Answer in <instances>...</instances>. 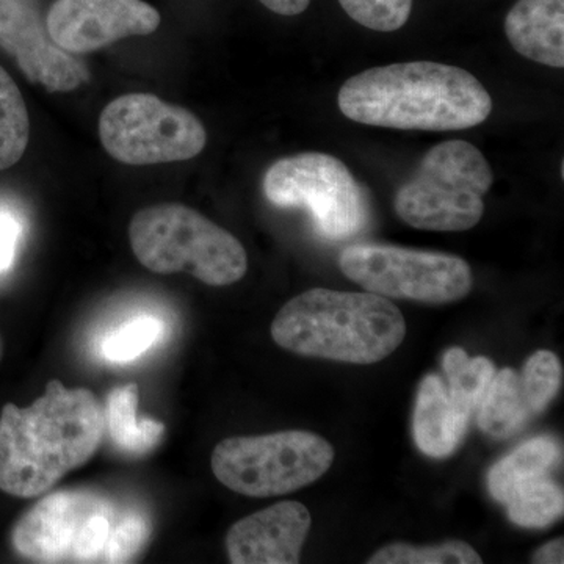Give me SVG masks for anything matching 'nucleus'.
<instances>
[{
    "label": "nucleus",
    "mask_w": 564,
    "mask_h": 564,
    "mask_svg": "<svg viewBox=\"0 0 564 564\" xmlns=\"http://www.w3.org/2000/svg\"><path fill=\"white\" fill-rule=\"evenodd\" d=\"M95 393L51 380L29 406L0 413V491L20 499L44 496L70 470L90 462L104 436Z\"/></svg>",
    "instance_id": "obj_1"
},
{
    "label": "nucleus",
    "mask_w": 564,
    "mask_h": 564,
    "mask_svg": "<svg viewBox=\"0 0 564 564\" xmlns=\"http://www.w3.org/2000/svg\"><path fill=\"white\" fill-rule=\"evenodd\" d=\"M337 104L348 120L400 131H463L492 111L491 95L477 77L434 62L362 70L345 82Z\"/></svg>",
    "instance_id": "obj_2"
},
{
    "label": "nucleus",
    "mask_w": 564,
    "mask_h": 564,
    "mask_svg": "<svg viewBox=\"0 0 564 564\" xmlns=\"http://www.w3.org/2000/svg\"><path fill=\"white\" fill-rule=\"evenodd\" d=\"M406 322L386 296L311 289L285 303L272 323L274 343L311 358L383 361L402 345Z\"/></svg>",
    "instance_id": "obj_3"
},
{
    "label": "nucleus",
    "mask_w": 564,
    "mask_h": 564,
    "mask_svg": "<svg viewBox=\"0 0 564 564\" xmlns=\"http://www.w3.org/2000/svg\"><path fill=\"white\" fill-rule=\"evenodd\" d=\"M133 254L159 274L188 273L214 288L242 280L247 251L231 232L182 204H158L133 215Z\"/></svg>",
    "instance_id": "obj_4"
},
{
    "label": "nucleus",
    "mask_w": 564,
    "mask_h": 564,
    "mask_svg": "<svg viewBox=\"0 0 564 564\" xmlns=\"http://www.w3.org/2000/svg\"><path fill=\"white\" fill-rule=\"evenodd\" d=\"M491 165L464 140L436 144L393 199L400 220L415 229L462 232L478 225L491 188Z\"/></svg>",
    "instance_id": "obj_5"
},
{
    "label": "nucleus",
    "mask_w": 564,
    "mask_h": 564,
    "mask_svg": "<svg viewBox=\"0 0 564 564\" xmlns=\"http://www.w3.org/2000/svg\"><path fill=\"white\" fill-rule=\"evenodd\" d=\"M334 448L318 434L291 430L228 437L212 452V470L226 488L248 497L295 492L328 473Z\"/></svg>",
    "instance_id": "obj_6"
},
{
    "label": "nucleus",
    "mask_w": 564,
    "mask_h": 564,
    "mask_svg": "<svg viewBox=\"0 0 564 564\" xmlns=\"http://www.w3.org/2000/svg\"><path fill=\"white\" fill-rule=\"evenodd\" d=\"M122 513L102 494H47L14 525L11 543L18 554L36 563H106Z\"/></svg>",
    "instance_id": "obj_7"
},
{
    "label": "nucleus",
    "mask_w": 564,
    "mask_h": 564,
    "mask_svg": "<svg viewBox=\"0 0 564 564\" xmlns=\"http://www.w3.org/2000/svg\"><path fill=\"white\" fill-rule=\"evenodd\" d=\"M99 137L111 158L133 166L191 161L207 143L206 129L192 111L150 93L111 101L99 118Z\"/></svg>",
    "instance_id": "obj_8"
},
{
    "label": "nucleus",
    "mask_w": 564,
    "mask_h": 564,
    "mask_svg": "<svg viewBox=\"0 0 564 564\" xmlns=\"http://www.w3.org/2000/svg\"><path fill=\"white\" fill-rule=\"evenodd\" d=\"M339 265L348 280L386 299L454 303L474 285L469 263L445 252L359 243L345 248Z\"/></svg>",
    "instance_id": "obj_9"
},
{
    "label": "nucleus",
    "mask_w": 564,
    "mask_h": 564,
    "mask_svg": "<svg viewBox=\"0 0 564 564\" xmlns=\"http://www.w3.org/2000/svg\"><path fill=\"white\" fill-rule=\"evenodd\" d=\"M263 193L274 206L310 209L315 228L326 239H348L366 223L358 182L344 162L322 152L274 162L263 177Z\"/></svg>",
    "instance_id": "obj_10"
},
{
    "label": "nucleus",
    "mask_w": 564,
    "mask_h": 564,
    "mask_svg": "<svg viewBox=\"0 0 564 564\" xmlns=\"http://www.w3.org/2000/svg\"><path fill=\"white\" fill-rule=\"evenodd\" d=\"M161 21V13L143 0H54L46 14L52 40L69 54L151 35Z\"/></svg>",
    "instance_id": "obj_11"
},
{
    "label": "nucleus",
    "mask_w": 564,
    "mask_h": 564,
    "mask_svg": "<svg viewBox=\"0 0 564 564\" xmlns=\"http://www.w3.org/2000/svg\"><path fill=\"white\" fill-rule=\"evenodd\" d=\"M0 46L46 90L73 91L88 80L87 68L52 40L40 0H0Z\"/></svg>",
    "instance_id": "obj_12"
},
{
    "label": "nucleus",
    "mask_w": 564,
    "mask_h": 564,
    "mask_svg": "<svg viewBox=\"0 0 564 564\" xmlns=\"http://www.w3.org/2000/svg\"><path fill=\"white\" fill-rule=\"evenodd\" d=\"M303 503L280 502L240 519L229 529L226 551L234 564H295L311 529Z\"/></svg>",
    "instance_id": "obj_13"
},
{
    "label": "nucleus",
    "mask_w": 564,
    "mask_h": 564,
    "mask_svg": "<svg viewBox=\"0 0 564 564\" xmlns=\"http://www.w3.org/2000/svg\"><path fill=\"white\" fill-rule=\"evenodd\" d=\"M505 35L522 57L564 68V0H518L505 18Z\"/></svg>",
    "instance_id": "obj_14"
},
{
    "label": "nucleus",
    "mask_w": 564,
    "mask_h": 564,
    "mask_svg": "<svg viewBox=\"0 0 564 564\" xmlns=\"http://www.w3.org/2000/svg\"><path fill=\"white\" fill-rule=\"evenodd\" d=\"M469 419L456 411L447 386L437 375H426L417 392L414 411V440L430 458H447L462 444Z\"/></svg>",
    "instance_id": "obj_15"
},
{
    "label": "nucleus",
    "mask_w": 564,
    "mask_h": 564,
    "mask_svg": "<svg viewBox=\"0 0 564 564\" xmlns=\"http://www.w3.org/2000/svg\"><path fill=\"white\" fill-rule=\"evenodd\" d=\"M139 408V386L128 383L111 389L107 397L104 425L109 429L113 444L129 455H147L158 447L165 425L154 419L137 417Z\"/></svg>",
    "instance_id": "obj_16"
},
{
    "label": "nucleus",
    "mask_w": 564,
    "mask_h": 564,
    "mask_svg": "<svg viewBox=\"0 0 564 564\" xmlns=\"http://www.w3.org/2000/svg\"><path fill=\"white\" fill-rule=\"evenodd\" d=\"M533 414L522 391L521 378L513 369L494 375L478 406V426L494 440H507L521 432Z\"/></svg>",
    "instance_id": "obj_17"
},
{
    "label": "nucleus",
    "mask_w": 564,
    "mask_h": 564,
    "mask_svg": "<svg viewBox=\"0 0 564 564\" xmlns=\"http://www.w3.org/2000/svg\"><path fill=\"white\" fill-rule=\"evenodd\" d=\"M560 456L551 437H534L497 462L488 474L489 492L497 502L507 503L519 486L545 477Z\"/></svg>",
    "instance_id": "obj_18"
},
{
    "label": "nucleus",
    "mask_w": 564,
    "mask_h": 564,
    "mask_svg": "<svg viewBox=\"0 0 564 564\" xmlns=\"http://www.w3.org/2000/svg\"><path fill=\"white\" fill-rule=\"evenodd\" d=\"M447 392L459 414L470 419L491 384L496 367L484 356L470 358L463 348H451L443 359Z\"/></svg>",
    "instance_id": "obj_19"
},
{
    "label": "nucleus",
    "mask_w": 564,
    "mask_h": 564,
    "mask_svg": "<svg viewBox=\"0 0 564 564\" xmlns=\"http://www.w3.org/2000/svg\"><path fill=\"white\" fill-rule=\"evenodd\" d=\"M31 120L17 82L0 66V172L17 165L28 150Z\"/></svg>",
    "instance_id": "obj_20"
},
{
    "label": "nucleus",
    "mask_w": 564,
    "mask_h": 564,
    "mask_svg": "<svg viewBox=\"0 0 564 564\" xmlns=\"http://www.w3.org/2000/svg\"><path fill=\"white\" fill-rule=\"evenodd\" d=\"M510 521L524 529H544L562 518L563 489L545 477L519 486L507 500Z\"/></svg>",
    "instance_id": "obj_21"
},
{
    "label": "nucleus",
    "mask_w": 564,
    "mask_h": 564,
    "mask_svg": "<svg viewBox=\"0 0 564 564\" xmlns=\"http://www.w3.org/2000/svg\"><path fill=\"white\" fill-rule=\"evenodd\" d=\"M165 333V323L152 315H140L104 337L101 351L110 362H131L154 347Z\"/></svg>",
    "instance_id": "obj_22"
},
{
    "label": "nucleus",
    "mask_w": 564,
    "mask_h": 564,
    "mask_svg": "<svg viewBox=\"0 0 564 564\" xmlns=\"http://www.w3.org/2000/svg\"><path fill=\"white\" fill-rule=\"evenodd\" d=\"M484 562L473 545L463 541H448L440 545L413 547L408 544H389L375 552L370 564H480Z\"/></svg>",
    "instance_id": "obj_23"
},
{
    "label": "nucleus",
    "mask_w": 564,
    "mask_h": 564,
    "mask_svg": "<svg viewBox=\"0 0 564 564\" xmlns=\"http://www.w3.org/2000/svg\"><path fill=\"white\" fill-rule=\"evenodd\" d=\"M522 391L530 413H543L552 400L558 395L563 383V366L558 356L549 350L534 352L527 359L521 375Z\"/></svg>",
    "instance_id": "obj_24"
},
{
    "label": "nucleus",
    "mask_w": 564,
    "mask_h": 564,
    "mask_svg": "<svg viewBox=\"0 0 564 564\" xmlns=\"http://www.w3.org/2000/svg\"><path fill=\"white\" fill-rule=\"evenodd\" d=\"M352 21L377 32H395L410 20L413 0H339Z\"/></svg>",
    "instance_id": "obj_25"
},
{
    "label": "nucleus",
    "mask_w": 564,
    "mask_h": 564,
    "mask_svg": "<svg viewBox=\"0 0 564 564\" xmlns=\"http://www.w3.org/2000/svg\"><path fill=\"white\" fill-rule=\"evenodd\" d=\"M151 521L139 510H126L111 536L106 563L132 562L151 536Z\"/></svg>",
    "instance_id": "obj_26"
},
{
    "label": "nucleus",
    "mask_w": 564,
    "mask_h": 564,
    "mask_svg": "<svg viewBox=\"0 0 564 564\" xmlns=\"http://www.w3.org/2000/svg\"><path fill=\"white\" fill-rule=\"evenodd\" d=\"M22 223L13 212L0 209V274L9 272L17 259Z\"/></svg>",
    "instance_id": "obj_27"
},
{
    "label": "nucleus",
    "mask_w": 564,
    "mask_h": 564,
    "mask_svg": "<svg viewBox=\"0 0 564 564\" xmlns=\"http://www.w3.org/2000/svg\"><path fill=\"white\" fill-rule=\"evenodd\" d=\"M533 563L538 564H562L564 563V541L563 538L551 541L538 549L533 554Z\"/></svg>",
    "instance_id": "obj_28"
},
{
    "label": "nucleus",
    "mask_w": 564,
    "mask_h": 564,
    "mask_svg": "<svg viewBox=\"0 0 564 564\" xmlns=\"http://www.w3.org/2000/svg\"><path fill=\"white\" fill-rule=\"evenodd\" d=\"M263 7L282 17H296L310 7L311 0H259Z\"/></svg>",
    "instance_id": "obj_29"
},
{
    "label": "nucleus",
    "mask_w": 564,
    "mask_h": 564,
    "mask_svg": "<svg viewBox=\"0 0 564 564\" xmlns=\"http://www.w3.org/2000/svg\"><path fill=\"white\" fill-rule=\"evenodd\" d=\"M0 358H2V339H0Z\"/></svg>",
    "instance_id": "obj_30"
}]
</instances>
